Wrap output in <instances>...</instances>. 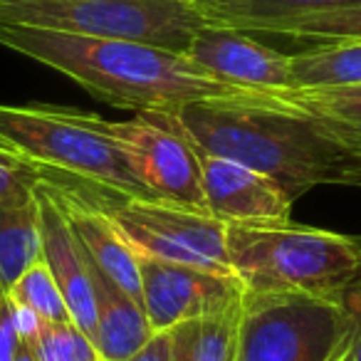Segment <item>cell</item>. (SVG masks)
I'll return each instance as SVG.
<instances>
[{
	"label": "cell",
	"mask_w": 361,
	"mask_h": 361,
	"mask_svg": "<svg viewBox=\"0 0 361 361\" xmlns=\"http://www.w3.org/2000/svg\"><path fill=\"white\" fill-rule=\"evenodd\" d=\"M0 45L70 77L97 99L136 114H176L193 102L243 94L203 72L186 52L141 42L0 23Z\"/></svg>",
	"instance_id": "obj_1"
},
{
	"label": "cell",
	"mask_w": 361,
	"mask_h": 361,
	"mask_svg": "<svg viewBox=\"0 0 361 361\" xmlns=\"http://www.w3.org/2000/svg\"><path fill=\"white\" fill-rule=\"evenodd\" d=\"M196 151L255 169L277 180L292 201L324 183L361 186V169L297 116L243 92L193 102L169 114Z\"/></svg>",
	"instance_id": "obj_2"
},
{
	"label": "cell",
	"mask_w": 361,
	"mask_h": 361,
	"mask_svg": "<svg viewBox=\"0 0 361 361\" xmlns=\"http://www.w3.org/2000/svg\"><path fill=\"white\" fill-rule=\"evenodd\" d=\"M0 151L37 180L99 208L159 198L139 180L109 119L55 104H0Z\"/></svg>",
	"instance_id": "obj_3"
},
{
	"label": "cell",
	"mask_w": 361,
	"mask_h": 361,
	"mask_svg": "<svg viewBox=\"0 0 361 361\" xmlns=\"http://www.w3.org/2000/svg\"><path fill=\"white\" fill-rule=\"evenodd\" d=\"M231 270L245 292L344 297L361 275L356 238L287 221L226 226Z\"/></svg>",
	"instance_id": "obj_4"
},
{
	"label": "cell",
	"mask_w": 361,
	"mask_h": 361,
	"mask_svg": "<svg viewBox=\"0 0 361 361\" xmlns=\"http://www.w3.org/2000/svg\"><path fill=\"white\" fill-rule=\"evenodd\" d=\"M356 329L351 290L344 297L245 292L235 361H339Z\"/></svg>",
	"instance_id": "obj_5"
},
{
	"label": "cell",
	"mask_w": 361,
	"mask_h": 361,
	"mask_svg": "<svg viewBox=\"0 0 361 361\" xmlns=\"http://www.w3.org/2000/svg\"><path fill=\"white\" fill-rule=\"evenodd\" d=\"M0 23L186 52L206 25L193 0H0Z\"/></svg>",
	"instance_id": "obj_6"
},
{
	"label": "cell",
	"mask_w": 361,
	"mask_h": 361,
	"mask_svg": "<svg viewBox=\"0 0 361 361\" xmlns=\"http://www.w3.org/2000/svg\"><path fill=\"white\" fill-rule=\"evenodd\" d=\"M106 213L136 257L233 275L226 250V223L211 213L186 211L164 201H129L106 208Z\"/></svg>",
	"instance_id": "obj_7"
},
{
	"label": "cell",
	"mask_w": 361,
	"mask_h": 361,
	"mask_svg": "<svg viewBox=\"0 0 361 361\" xmlns=\"http://www.w3.org/2000/svg\"><path fill=\"white\" fill-rule=\"evenodd\" d=\"M109 129L134 173L159 201L208 213L198 154L169 114H136L129 121H109Z\"/></svg>",
	"instance_id": "obj_8"
},
{
	"label": "cell",
	"mask_w": 361,
	"mask_h": 361,
	"mask_svg": "<svg viewBox=\"0 0 361 361\" xmlns=\"http://www.w3.org/2000/svg\"><path fill=\"white\" fill-rule=\"evenodd\" d=\"M141 307L154 331H171L235 305L245 287L235 275L139 257Z\"/></svg>",
	"instance_id": "obj_9"
},
{
	"label": "cell",
	"mask_w": 361,
	"mask_h": 361,
	"mask_svg": "<svg viewBox=\"0 0 361 361\" xmlns=\"http://www.w3.org/2000/svg\"><path fill=\"white\" fill-rule=\"evenodd\" d=\"M188 60L218 82L243 92L292 90L290 55L252 40L247 32L203 25L186 50Z\"/></svg>",
	"instance_id": "obj_10"
},
{
	"label": "cell",
	"mask_w": 361,
	"mask_h": 361,
	"mask_svg": "<svg viewBox=\"0 0 361 361\" xmlns=\"http://www.w3.org/2000/svg\"><path fill=\"white\" fill-rule=\"evenodd\" d=\"M201 166V183L206 208L213 218L231 223L287 221L292 198L270 176L231 159L196 151Z\"/></svg>",
	"instance_id": "obj_11"
},
{
	"label": "cell",
	"mask_w": 361,
	"mask_h": 361,
	"mask_svg": "<svg viewBox=\"0 0 361 361\" xmlns=\"http://www.w3.org/2000/svg\"><path fill=\"white\" fill-rule=\"evenodd\" d=\"M35 198L37 211H40L42 260L50 267L52 277H55L57 287L65 297L72 322L92 339L97 324V307L90 262H87L85 250L72 233L67 218L62 216L60 206L40 180H35Z\"/></svg>",
	"instance_id": "obj_12"
},
{
	"label": "cell",
	"mask_w": 361,
	"mask_h": 361,
	"mask_svg": "<svg viewBox=\"0 0 361 361\" xmlns=\"http://www.w3.org/2000/svg\"><path fill=\"white\" fill-rule=\"evenodd\" d=\"M255 94L265 104L302 119L361 169V85Z\"/></svg>",
	"instance_id": "obj_13"
},
{
	"label": "cell",
	"mask_w": 361,
	"mask_h": 361,
	"mask_svg": "<svg viewBox=\"0 0 361 361\" xmlns=\"http://www.w3.org/2000/svg\"><path fill=\"white\" fill-rule=\"evenodd\" d=\"M42 183V180H40ZM45 188L52 193L55 203L60 206L62 216L67 218L72 233L80 240L87 260L114 282L119 290H124L129 297H134L141 305V282H139V257L126 245V240L119 235L116 226L111 223L109 213L99 208L97 203L87 201L75 193L60 191L45 183Z\"/></svg>",
	"instance_id": "obj_14"
},
{
	"label": "cell",
	"mask_w": 361,
	"mask_h": 361,
	"mask_svg": "<svg viewBox=\"0 0 361 361\" xmlns=\"http://www.w3.org/2000/svg\"><path fill=\"white\" fill-rule=\"evenodd\" d=\"M90 262V260H87ZM92 287H94L97 324L92 344L102 361H126L156 334L144 314V307L102 275L90 262Z\"/></svg>",
	"instance_id": "obj_15"
},
{
	"label": "cell",
	"mask_w": 361,
	"mask_h": 361,
	"mask_svg": "<svg viewBox=\"0 0 361 361\" xmlns=\"http://www.w3.org/2000/svg\"><path fill=\"white\" fill-rule=\"evenodd\" d=\"M193 6L206 25L243 32H275L300 18L356 8L361 0H193Z\"/></svg>",
	"instance_id": "obj_16"
},
{
	"label": "cell",
	"mask_w": 361,
	"mask_h": 361,
	"mask_svg": "<svg viewBox=\"0 0 361 361\" xmlns=\"http://www.w3.org/2000/svg\"><path fill=\"white\" fill-rule=\"evenodd\" d=\"M292 90L361 85V40L319 42L290 55Z\"/></svg>",
	"instance_id": "obj_17"
},
{
	"label": "cell",
	"mask_w": 361,
	"mask_h": 361,
	"mask_svg": "<svg viewBox=\"0 0 361 361\" xmlns=\"http://www.w3.org/2000/svg\"><path fill=\"white\" fill-rule=\"evenodd\" d=\"M42 257L37 198L0 208V287L11 292L18 277Z\"/></svg>",
	"instance_id": "obj_18"
},
{
	"label": "cell",
	"mask_w": 361,
	"mask_h": 361,
	"mask_svg": "<svg viewBox=\"0 0 361 361\" xmlns=\"http://www.w3.org/2000/svg\"><path fill=\"white\" fill-rule=\"evenodd\" d=\"M11 300L20 307L32 310L42 322H72L70 310L65 305L60 287L52 277L45 260H37L18 277V282L11 287Z\"/></svg>",
	"instance_id": "obj_19"
},
{
	"label": "cell",
	"mask_w": 361,
	"mask_h": 361,
	"mask_svg": "<svg viewBox=\"0 0 361 361\" xmlns=\"http://www.w3.org/2000/svg\"><path fill=\"white\" fill-rule=\"evenodd\" d=\"M240 307L243 300L196 322L191 361H235Z\"/></svg>",
	"instance_id": "obj_20"
},
{
	"label": "cell",
	"mask_w": 361,
	"mask_h": 361,
	"mask_svg": "<svg viewBox=\"0 0 361 361\" xmlns=\"http://www.w3.org/2000/svg\"><path fill=\"white\" fill-rule=\"evenodd\" d=\"M27 344L37 361H102L97 346L75 322H42Z\"/></svg>",
	"instance_id": "obj_21"
},
{
	"label": "cell",
	"mask_w": 361,
	"mask_h": 361,
	"mask_svg": "<svg viewBox=\"0 0 361 361\" xmlns=\"http://www.w3.org/2000/svg\"><path fill=\"white\" fill-rule=\"evenodd\" d=\"M275 32L292 37V40H312L317 45L319 42L361 40V6L300 18V20L277 27Z\"/></svg>",
	"instance_id": "obj_22"
},
{
	"label": "cell",
	"mask_w": 361,
	"mask_h": 361,
	"mask_svg": "<svg viewBox=\"0 0 361 361\" xmlns=\"http://www.w3.org/2000/svg\"><path fill=\"white\" fill-rule=\"evenodd\" d=\"M35 173L16 156L0 151V208L27 203L35 196Z\"/></svg>",
	"instance_id": "obj_23"
},
{
	"label": "cell",
	"mask_w": 361,
	"mask_h": 361,
	"mask_svg": "<svg viewBox=\"0 0 361 361\" xmlns=\"http://www.w3.org/2000/svg\"><path fill=\"white\" fill-rule=\"evenodd\" d=\"M20 336L16 331V305L11 295L0 287V361H13Z\"/></svg>",
	"instance_id": "obj_24"
},
{
	"label": "cell",
	"mask_w": 361,
	"mask_h": 361,
	"mask_svg": "<svg viewBox=\"0 0 361 361\" xmlns=\"http://www.w3.org/2000/svg\"><path fill=\"white\" fill-rule=\"evenodd\" d=\"M171 346H173L171 331H156V334L126 361H171Z\"/></svg>",
	"instance_id": "obj_25"
},
{
	"label": "cell",
	"mask_w": 361,
	"mask_h": 361,
	"mask_svg": "<svg viewBox=\"0 0 361 361\" xmlns=\"http://www.w3.org/2000/svg\"><path fill=\"white\" fill-rule=\"evenodd\" d=\"M193 336H196V322H188V324H180L176 329H171V361H191V346Z\"/></svg>",
	"instance_id": "obj_26"
},
{
	"label": "cell",
	"mask_w": 361,
	"mask_h": 361,
	"mask_svg": "<svg viewBox=\"0 0 361 361\" xmlns=\"http://www.w3.org/2000/svg\"><path fill=\"white\" fill-rule=\"evenodd\" d=\"M351 297H354L356 307H359V329H356L354 344H351V361H361V297L354 287H351Z\"/></svg>",
	"instance_id": "obj_27"
},
{
	"label": "cell",
	"mask_w": 361,
	"mask_h": 361,
	"mask_svg": "<svg viewBox=\"0 0 361 361\" xmlns=\"http://www.w3.org/2000/svg\"><path fill=\"white\" fill-rule=\"evenodd\" d=\"M13 361H37L35 359V351H32V346L27 344V341H20L16 349V356H13Z\"/></svg>",
	"instance_id": "obj_28"
},
{
	"label": "cell",
	"mask_w": 361,
	"mask_h": 361,
	"mask_svg": "<svg viewBox=\"0 0 361 361\" xmlns=\"http://www.w3.org/2000/svg\"><path fill=\"white\" fill-rule=\"evenodd\" d=\"M356 240H359V247H361V238H356ZM354 290H356V292H359V297H361V275H359V280H356Z\"/></svg>",
	"instance_id": "obj_29"
},
{
	"label": "cell",
	"mask_w": 361,
	"mask_h": 361,
	"mask_svg": "<svg viewBox=\"0 0 361 361\" xmlns=\"http://www.w3.org/2000/svg\"><path fill=\"white\" fill-rule=\"evenodd\" d=\"M339 361H351V349H349V351H346V354H344V356H341V359H339Z\"/></svg>",
	"instance_id": "obj_30"
}]
</instances>
